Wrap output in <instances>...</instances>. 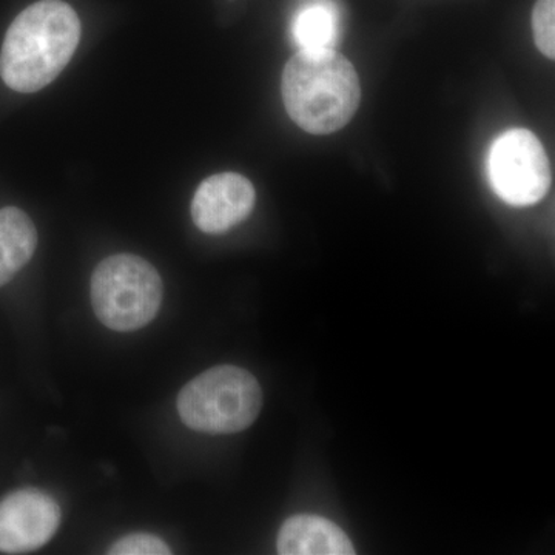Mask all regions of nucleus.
Segmentation results:
<instances>
[{
  "mask_svg": "<svg viewBox=\"0 0 555 555\" xmlns=\"http://www.w3.org/2000/svg\"><path fill=\"white\" fill-rule=\"evenodd\" d=\"M488 177L496 195L511 206H534L551 188L550 159L532 131L507 130L488 155Z\"/></svg>",
  "mask_w": 555,
  "mask_h": 555,
  "instance_id": "5",
  "label": "nucleus"
},
{
  "mask_svg": "<svg viewBox=\"0 0 555 555\" xmlns=\"http://www.w3.org/2000/svg\"><path fill=\"white\" fill-rule=\"evenodd\" d=\"M38 247V230L17 207L0 210V287L28 264Z\"/></svg>",
  "mask_w": 555,
  "mask_h": 555,
  "instance_id": "9",
  "label": "nucleus"
},
{
  "mask_svg": "<svg viewBox=\"0 0 555 555\" xmlns=\"http://www.w3.org/2000/svg\"><path fill=\"white\" fill-rule=\"evenodd\" d=\"M182 423L211 436L238 434L254 425L262 408L258 379L238 366H217L193 378L178 396Z\"/></svg>",
  "mask_w": 555,
  "mask_h": 555,
  "instance_id": "3",
  "label": "nucleus"
},
{
  "mask_svg": "<svg viewBox=\"0 0 555 555\" xmlns=\"http://www.w3.org/2000/svg\"><path fill=\"white\" fill-rule=\"evenodd\" d=\"M56 500L38 489H21L0 502V553L27 554L53 539L61 525Z\"/></svg>",
  "mask_w": 555,
  "mask_h": 555,
  "instance_id": "6",
  "label": "nucleus"
},
{
  "mask_svg": "<svg viewBox=\"0 0 555 555\" xmlns=\"http://www.w3.org/2000/svg\"><path fill=\"white\" fill-rule=\"evenodd\" d=\"M281 555L356 554L349 537L334 521L318 516H294L281 526L276 540Z\"/></svg>",
  "mask_w": 555,
  "mask_h": 555,
  "instance_id": "8",
  "label": "nucleus"
},
{
  "mask_svg": "<svg viewBox=\"0 0 555 555\" xmlns=\"http://www.w3.org/2000/svg\"><path fill=\"white\" fill-rule=\"evenodd\" d=\"M257 201L254 184L240 173H218L201 182L192 201L196 228L210 235L229 232L250 217Z\"/></svg>",
  "mask_w": 555,
  "mask_h": 555,
  "instance_id": "7",
  "label": "nucleus"
},
{
  "mask_svg": "<svg viewBox=\"0 0 555 555\" xmlns=\"http://www.w3.org/2000/svg\"><path fill=\"white\" fill-rule=\"evenodd\" d=\"M281 94L299 129L324 137L353 119L361 83L356 67L337 50H299L284 67Z\"/></svg>",
  "mask_w": 555,
  "mask_h": 555,
  "instance_id": "2",
  "label": "nucleus"
},
{
  "mask_svg": "<svg viewBox=\"0 0 555 555\" xmlns=\"http://www.w3.org/2000/svg\"><path fill=\"white\" fill-rule=\"evenodd\" d=\"M292 36L299 50H335L341 38L337 7L327 0L309 2L295 16Z\"/></svg>",
  "mask_w": 555,
  "mask_h": 555,
  "instance_id": "10",
  "label": "nucleus"
},
{
  "mask_svg": "<svg viewBox=\"0 0 555 555\" xmlns=\"http://www.w3.org/2000/svg\"><path fill=\"white\" fill-rule=\"evenodd\" d=\"M108 554L112 555H169V545L158 535L131 534L122 537L112 547Z\"/></svg>",
  "mask_w": 555,
  "mask_h": 555,
  "instance_id": "12",
  "label": "nucleus"
},
{
  "mask_svg": "<svg viewBox=\"0 0 555 555\" xmlns=\"http://www.w3.org/2000/svg\"><path fill=\"white\" fill-rule=\"evenodd\" d=\"M163 295L158 270L137 255L105 258L91 276V306L98 320L112 331L147 326L158 315Z\"/></svg>",
  "mask_w": 555,
  "mask_h": 555,
  "instance_id": "4",
  "label": "nucleus"
},
{
  "mask_svg": "<svg viewBox=\"0 0 555 555\" xmlns=\"http://www.w3.org/2000/svg\"><path fill=\"white\" fill-rule=\"evenodd\" d=\"M532 35L537 49L547 60L555 57V0H537L532 10Z\"/></svg>",
  "mask_w": 555,
  "mask_h": 555,
  "instance_id": "11",
  "label": "nucleus"
},
{
  "mask_svg": "<svg viewBox=\"0 0 555 555\" xmlns=\"http://www.w3.org/2000/svg\"><path fill=\"white\" fill-rule=\"evenodd\" d=\"M80 21L62 0H40L10 25L0 51V76L11 90L46 89L78 49Z\"/></svg>",
  "mask_w": 555,
  "mask_h": 555,
  "instance_id": "1",
  "label": "nucleus"
}]
</instances>
